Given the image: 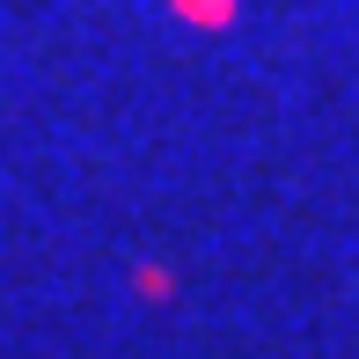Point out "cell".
Here are the masks:
<instances>
[{
  "label": "cell",
  "mask_w": 359,
  "mask_h": 359,
  "mask_svg": "<svg viewBox=\"0 0 359 359\" xmlns=\"http://www.w3.org/2000/svg\"><path fill=\"white\" fill-rule=\"evenodd\" d=\"M184 15H198V22H227V0H176Z\"/></svg>",
  "instance_id": "cell-1"
}]
</instances>
